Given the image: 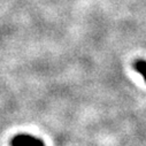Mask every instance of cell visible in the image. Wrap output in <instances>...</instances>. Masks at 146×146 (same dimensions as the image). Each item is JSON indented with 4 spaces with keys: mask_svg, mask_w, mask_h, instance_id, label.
Instances as JSON below:
<instances>
[{
    "mask_svg": "<svg viewBox=\"0 0 146 146\" xmlns=\"http://www.w3.org/2000/svg\"><path fill=\"white\" fill-rule=\"evenodd\" d=\"M11 146H45L44 141L30 135H16L11 140Z\"/></svg>",
    "mask_w": 146,
    "mask_h": 146,
    "instance_id": "obj_1",
    "label": "cell"
},
{
    "mask_svg": "<svg viewBox=\"0 0 146 146\" xmlns=\"http://www.w3.org/2000/svg\"><path fill=\"white\" fill-rule=\"evenodd\" d=\"M132 67L136 71H138L139 74L143 76L144 81L146 82V61L145 60H136L133 62Z\"/></svg>",
    "mask_w": 146,
    "mask_h": 146,
    "instance_id": "obj_2",
    "label": "cell"
}]
</instances>
